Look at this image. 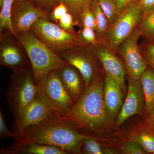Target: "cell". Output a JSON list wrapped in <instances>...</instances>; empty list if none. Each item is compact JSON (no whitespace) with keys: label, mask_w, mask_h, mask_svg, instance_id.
<instances>
[{"label":"cell","mask_w":154,"mask_h":154,"mask_svg":"<svg viewBox=\"0 0 154 154\" xmlns=\"http://www.w3.org/2000/svg\"><path fill=\"white\" fill-rule=\"evenodd\" d=\"M57 71L66 92L75 102L86 88L82 76L75 67L67 62Z\"/></svg>","instance_id":"obj_15"},{"label":"cell","mask_w":154,"mask_h":154,"mask_svg":"<svg viewBox=\"0 0 154 154\" xmlns=\"http://www.w3.org/2000/svg\"><path fill=\"white\" fill-rule=\"evenodd\" d=\"M121 152L125 154H147L141 146L137 143L131 140L123 145L122 148Z\"/></svg>","instance_id":"obj_30"},{"label":"cell","mask_w":154,"mask_h":154,"mask_svg":"<svg viewBox=\"0 0 154 154\" xmlns=\"http://www.w3.org/2000/svg\"><path fill=\"white\" fill-rule=\"evenodd\" d=\"M17 38L25 49L36 85L49 73L66 63L57 54L37 38L30 30L17 33Z\"/></svg>","instance_id":"obj_3"},{"label":"cell","mask_w":154,"mask_h":154,"mask_svg":"<svg viewBox=\"0 0 154 154\" xmlns=\"http://www.w3.org/2000/svg\"><path fill=\"white\" fill-rule=\"evenodd\" d=\"M123 91L118 82L105 73L104 98L110 123L118 116L123 104Z\"/></svg>","instance_id":"obj_16"},{"label":"cell","mask_w":154,"mask_h":154,"mask_svg":"<svg viewBox=\"0 0 154 154\" xmlns=\"http://www.w3.org/2000/svg\"><path fill=\"white\" fill-rule=\"evenodd\" d=\"M141 37L136 28L119 45L116 53L122 59L128 76L139 80L148 67L138 44Z\"/></svg>","instance_id":"obj_9"},{"label":"cell","mask_w":154,"mask_h":154,"mask_svg":"<svg viewBox=\"0 0 154 154\" xmlns=\"http://www.w3.org/2000/svg\"><path fill=\"white\" fill-rule=\"evenodd\" d=\"M111 26L119 16L116 0H98Z\"/></svg>","instance_id":"obj_26"},{"label":"cell","mask_w":154,"mask_h":154,"mask_svg":"<svg viewBox=\"0 0 154 154\" xmlns=\"http://www.w3.org/2000/svg\"><path fill=\"white\" fill-rule=\"evenodd\" d=\"M140 47L148 66L154 71V44L151 42L144 39L140 45Z\"/></svg>","instance_id":"obj_28"},{"label":"cell","mask_w":154,"mask_h":154,"mask_svg":"<svg viewBox=\"0 0 154 154\" xmlns=\"http://www.w3.org/2000/svg\"><path fill=\"white\" fill-rule=\"evenodd\" d=\"M138 2L143 11V14L154 10V0H139Z\"/></svg>","instance_id":"obj_34"},{"label":"cell","mask_w":154,"mask_h":154,"mask_svg":"<svg viewBox=\"0 0 154 154\" xmlns=\"http://www.w3.org/2000/svg\"><path fill=\"white\" fill-rule=\"evenodd\" d=\"M16 132L11 131L8 128L2 110H0V139L8 138H14Z\"/></svg>","instance_id":"obj_32"},{"label":"cell","mask_w":154,"mask_h":154,"mask_svg":"<svg viewBox=\"0 0 154 154\" xmlns=\"http://www.w3.org/2000/svg\"><path fill=\"white\" fill-rule=\"evenodd\" d=\"M15 0H4L2 6L0 8V31L1 37L12 34L17 37L13 29L11 19V11Z\"/></svg>","instance_id":"obj_20"},{"label":"cell","mask_w":154,"mask_h":154,"mask_svg":"<svg viewBox=\"0 0 154 154\" xmlns=\"http://www.w3.org/2000/svg\"><path fill=\"white\" fill-rule=\"evenodd\" d=\"M93 48L105 73L116 80L123 92H125L126 72L124 64L116 55L117 54L106 44H100Z\"/></svg>","instance_id":"obj_14"},{"label":"cell","mask_w":154,"mask_h":154,"mask_svg":"<svg viewBox=\"0 0 154 154\" xmlns=\"http://www.w3.org/2000/svg\"><path fill=\"white\" fill-rule=\"evenodd\" d=\"M153 154H154V152H153Z\"/></svg>","instance_id":"obj_39"},{"label":"cell","mask_w":154,"mask_h":154,"mask_svg":"<svg viewBox=\"0 0 154 154\" xmlns=\"http://www.w3.org/2000/svg\"><path fill=\"white\" fill-rule=\"evenodd\" d=\"M31 31L58 54L81 45L76 33L67 32L49 19L41 18L32 26Z\"/></svg>","instance_id":"obj_5"},{"label":"cell","mask_w":154,"mask_h":154,"mask_svg":"<svg viewBox=\"0 0 154 154\" xmlns=\"http://www.w3.org/2000/svg\"><path fill=\"white\" fill-rule=\"evenodd\" d=\"M81 27H87L93 28L96 32L97 24L95 15L90 7V5L83 10L80 17Z\"/></svg>","instance_id":"obj_27"},{"label":"cell","mask_w":154,"mask_h":154,"mask_svg":"<svg viewBox=\"0 0 154 154\" xmlns=\"http://www.w3.org/2000/svg\"><path fill=\"white\" fill-rule=\"evenodd\" d=\"M37 85L38 94L49 103L58 116L65 115L74 105V101L65 89L57 70L49 73Z\"/></svg>","instance_id":"obj_6"},{"label":"cell","mask_w":154,"mask_h":154,"mask_svg":"<svg viewBox=\"0 0 154 154\" xmlns=\"http://www.w3.org/2000/svg\"><path fill=\"white\" fill-rule=\"evenodd\" d=\"M149 41L151 42H152V43L154 44V38H153V39H151V40H149Z\"/></svg>","instance_id":"obj_38"},{"label":"cell","mask_w":154,"mask_h":154,"mask_svg":"<svg viewBox=\"0 0 154 154\" xmlns=\"http://www.w3.org/2000/svg\"><path fill=\"white\" fill-rule=\"evenodd\" d=\"M4 0H0V8L2 6Z\"/></svg>","instance_id":"obj_37"},{"label":"cell","mask_w":154,"mask_h":154,"mask_svg":"<svg viewBox=\"0 0 154 154\" xmlns=\"http://www.w3.org/2000/svg\"><path fill=\"white\" fill-rule=\"evenodd\" d=\"M77 128L62 120L55 113L37 125L22 132L16 133L14 143L8 148L39 143L60 148L68 154L81 153L82 141L91 136L79 132Z\"/></svg>","instance_id":"obj_1"},{"label":"cell","mask_w":154,"mask_h":154,"mask_svg":"<svg viewBox=\"0 0 154 154\" xmlns=\"http://www.w3.org/2000/svg\"><path fill=\"white\" fill-rule=\"evenodd\" d=\"M1 154H66V151L58 147L39 143H31L15 148L2 149Z\"/></svg>","instance_id":"obj_17"},{"label":"cell","mask_w":154,"mask_h":154,"mask_svg":"<svg viewBox=\"0 0 154 154\" xmlns=\"http://www.w3.org/2000/svg\"><path fill=\"white\" fill-rule=\"evenodd\" d=\"M105 72L102 71L86 88L68 113L58 116L61 119L96 134L111 124L104 101Z\"/></svg>","instance_id":"obj_2"},{"label":"cell","mask_w":154,"mask_h":154,"mask_svg":"<svg viewBox=\"0 0 154 154\" xmlns=\"http://www.w3.org/2000/svg\"><path fill=\"white\" fill-rule=\"evenodd\" d=\"M136 28L144 39L150 40L154 38V10L143 14Z\"/></svg>","instance_id":"obj_22"},{"label":"cell","mask_w":154,"mask_h":154,"mask_svg":"<svg viewBox=\"0 0 154 154\" xmlns=\"http://www.w3.org/2000/svg\"><path fill=\"white\" fill-rule=\"evenodd\" d=\"M130 138V140L134 141L141 146L147 153H153L154 134L150 131L133 135Z\"/></svg>","instance_id":"obj_25"},{"label":"cell","mask_w":154,"mask_h":154,"mask_svg":"<svg viewBox=\"0 0 154 154\" xmlns=\"http://www.w3.org/2000/svg\"><path fill=\"white\" fill-rule=\"evenodd\" d=\"M90 7L96 17L97 35L101 42L106 44V39L111 26L110 22L101 8L98 0H92L90 4Z\"/></svg>","instance_id":"obj_19"},{"label":"cell","mask_w":154,"mask_h":154,"mask_svg":"<svg viewBox=\"0 0 154 154\" xmlns=\"http://www.w3.org/2000/svg\"><path fill=\"white\" fill-rule=\"evenodd\" d=\"M143 14V11L138 2L132 3L123 9L110 26L106 39L107 46L116 53L122 42L136 28Z\"/></svg>","instance_id":"obj_7"},{"label":"cell","mask_w":154,"mask_h":154,"mask_svg":"<svg viewBox=\"0 0 154 154\" xmlns=\"http://www.w3.org/2000/svg\"><path fill=\"white\" fill-rule=\"evenodd\" d=\"M77 35L81 45L93 47L103 44L99 39L96 30L93 28L80 27L79 30L77 32Z\"/></svg>","instance_id":"obj_24"},{"label":"cell","mask_w":154,"mask_h":154,"mask_svg":"<svg viewBox=\"0 0 154 154\" xmlns=\"http://www.w3.org/2000/svg\"><path fill=\"white\" fill-rule=\"evenodd\" d=\"M38 92L31 67L13 72L6 92L9 108L16 117L33 101Z\"/></svg>","instance_id":"obj_4"},{"label":"cell","mask_w":154,"mask_h":154,"mask_svg":"<svg viewBox=\"0 0 154 154\" xmlns=\"http://www.w3.org/2000/svg\"><path fill=\"white\" fill-rule=\"evenodd\" d=\"M50 13L29 0H15L11 14V22L15 33L30 31L39 19H49Z\"/></svg>","instance_id":"obj_10"},{"label":"cell","mask_w":154,"mask_h":154,"mask_svg":"<svg viewBox=\"0 0 154 154\" xmlns=\"http://www.w3.org/2000/svg\"><path fill=\"white\" fill-rule=\"evenodd\" d=\"M128 88L126 98L116 119L118 126L132 116L142 114L145 110V101L140 80L128 77Z\"/></svg>","instance_id":"obj_13"},{"label":"cell","mask_w":154,"mask_h":154,"mask_svg":"<svg viewBox=\"0 0 154 154\" xmlns=\"http://www.w3.org/2000/svg\"><path fill=\"white\" fill-rule=\"evenodd\" d=\"M141 84L145 101V111L148 118L154 111V71L148 66L141 75Z\"/></svg>","instance_id":"obj_18"},{"label":"cell","mask_w":154,"mask_h":154,"mask_svg":"<svg viewBox=\"0 0 154 154\" xmlns=\"http://www.w3.org/2000/svg\"><path fill=\"white\" fill-rule=\"evenodd\" d=\"M138 1L139 0H116L119 15L122 10L128 6Z\"/></svg>","instance_id":"obj_35"},{"label":"cell","mask_w":154,"mask_h":154,"mask_svg":"<svg viewBox=\"0 0 154 154\" xmlns=\"http://www.w3.org/2000/svg\"><path fill=\"white\" fill-rule=\"evenodd\" d=\"M68 12V9L66 5L63 3H58L51 12L49 19L54 23L57 24L60 18Z\"/></svg>","instance_id":"obj_31"},{"label":"cell","mask_w":154,"mask_h":154,"mask_svg":"<svg viewBox=\"0 0 154 154\" xmlns=\"http://www.w3.org/2000/svg\"><path fill=\"white\" fill-rule=\"evenodd\" d=\"M57 25L60 26L63 30L71 32V33H76L75 30V25L74 19L73 17L70 13L68 12L64 14L57 23Z\"/></svg>","instance_id":"obj_29"},{"label":"cell","mask_w":154,"mask_h":154,"mask_svg":"<svg viewBox=\"0 0 154 154\" xmlns=\"http://www.w3.org/2000/svg\"><path fill=\"white\" fill-rule=\"evenodd\" d=\"M34 5L46 11L51 12L54 8L57 5V0H29Z\"/></svg>","instance_id":"obj_33"},{"label":"cell","mask_w":154,"mask_h":154,"mask_svg":"<svg viewBox=\"0 0 154 154\" xmlns=\"http://www.w3.org/2000/svg\"><path fill=\"white\" fill-rule=\"evenodd\" d=\"M147 125L149 130L154 134V111L148 119Z\"/></svg>","instance_id":"obj_36"},{"label":"cell","mask_w":154,"mask_h":154,"mask_svg":"<svg viewBox=\"0 0 154 154\" xmlns=\"http://www.w3.org/2000/svg\"><path fill=\"white\" fill-rule=\"evenodd\" d=\"M0 64L13 72L22 71L31 67L30 61L23 46L12 34L1 37Z\"/></svg>","instance_id":"obj_12"},{"label":"cell","mask_w":154,"mask_h":154,"mask_svg":"<svg viewBox=\"0 0 154 154\" xmlns=\"http://www.w3.org/2000/svg\"><path fill=\"white\" fill-rule=\"evenodd\" d=\"M92 0H57L58 3H62L68 9L69 13L72 15L75 25L81 27L80 17L82 12Z\"/></svg>","instance_id":"obj_23"},{"label":"cell","mask_w":154,"mask_h":154,"mask_svg":"<svg viewBox=\"0 0 154 154\" xmlns=\"http://www.w3.org/2000/svg\"><path fill=\"white\" fill-rule=\"evenodd\" d=\"M55 113L49 103L38 93L33 101L15 117V132H21L37 125L52 117Z\"/></svg>","instance_id":"obj_11"},{"label":"cell","mask_w":154,"mask_h":154,"mask_svg":"<svg viewBox=\"0 0 154 154\" xmlns=\"http://www.w3.org/2000/svg\"><path fill=\"white\" fill-rule=\"evenodd\" d=\"M105 139L91 136L83 140L81 146V153L85 154H113V152L105 149L100 142Z\"/></svg>","instance_id":"obj_21"},{"label":"cell","mask_w":154,"mask_h":154,"mask_svg":"<svg viewBox=\"0 0 154 154\" xmlns=\"http://www.w3.org/2000/svg\"><path fill=\"white\" fill-rule=\"evenodd\" d=\"M58 55L79 71L86 88L102 71L98 64L99 60L91 46L77 45Z\"/></svg>","instance_id":"obj_8"}]
</instances>
